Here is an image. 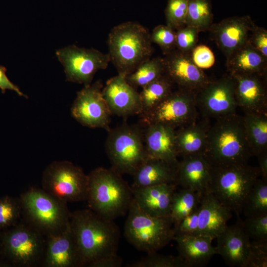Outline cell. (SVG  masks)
I'll return each mask as SVG.
<instances>
[{"instance_id": "5bb4252c", "label": "cell", "mask_w": 267, "mask_h": 267, "mask_svg": "<svg viewBox=\"0 0 267 267\" xmlns=\"http://www.w3.org/2000/svg\"><path fill=\"white\" fill-rule=\"evenodd\" d=\"M196 103L204 118L216 119L236 113L235 80L230 75L210 81L196 92Z\"/></svg>"}, {"instance_id": "8fae6325", "label": "cell", "mask_w": 267, "mask_h": 267, "mask_svg": "<svg viewBox=\"0 0 267 267\" xmlns=\"http://www.w3.org/2000/svg\"><path fill=\"white\" fill-rule=\"evenodd\" d=\"M197 116L196 92L178 89L141 117L146 125L162 123L176 130L195 121Z\"/></svg>"}, {"instance_id": "4316f807", "label": "cell", "mask_w": 267, "mask_h": 267, "mask_svg": "<svg viewBox=\"0 0 267 267\" xmlns=\"http://www.w3.org/2000/svg\"><path fill=\"white\" fill-rule=\"evenodd\" d=\"M226 58L230 76L267 74V58L248 42Z\"/></svg>"}, {"instance_id": "d6a6232c", "label": "cell", "mask_w": 267, "mask_h": 267, "mask_svg": "<svg viewBox=\"0 0 267 267\" xmlns=\"http://www.w3.org/2000/svg\"><path fill=\"white\" fill-rule=\"evenodd\" d=\"M213 24V14L210 0H188L185 25L200 32L209 30Z\"/></svg>"}, {"instance_id": "d4e9b609", "label": "cell", "mask_w": 267, "mask_h": 267, "mask_svg": "<svg viewBox=\"0 0 267 267\" xmlns=\"http://www.w3.org/2000/svg\"><path fill=\"white\" fill-rule=\"evenodd\" d=\"M213 239L210 236L199 235H175L178 255L183 259L186 267H202L206 265L217 254L212 245Z\"/></svg>"}, {"instance_id": "f35d334b", "label": "cell", "mask_w": 267, "mask_h": 267, "mask_svg": "<svg viewBox=\"0 0 267 267\" xmlns=\"http://www.w3.org/2000/svg\"><path fill=\"white\" fill-rule=\"evenodd\" d=\"M242 224L245 233L250 240H267V214L246 218Z\"/></svg>"}, {"instance_id": "d6986e66", "label": "cell", "mask_w": 267, "mask_h": 267, "mask_svg": "<svg viewBox=\"0 0 267 267\" xmlns=\"http://www.w3.org/2000/svg\"><path fill=\"white\" fill-rule=\"evenodd\" d=\"M266 75L231 76L235 80L237 106L245 112L267 113Z\"/></svg>"}, {"instance_id": "f6af8a7d", "label": "cell", "mask_w": 267, "mask_h": 267, "mask_svg": "<svg viewBox=\"0 0 267 267\" xmlns=\"http://www.w3.org/2000/svg\"><path fill=\"white\" fill-rule=\"evenodd\" d=\"M123 260L118 254L98 260L91 264L89 267H120L122 266Z\"/></svg>"}, {"instance_id": "7a4b0ae2", "label": "cell", "mask_w": 267, "mask_h": 267, "mask_svg": "<svg viewBox=\"0 0 267 267\" xmlns=\"http://www.w3.org/2000/svg\"><path fill=\"white\" fill-rule=\"evenodd\" d=\"M210 126L204 155L212 166L248 164L253 155L243 117L233 113L218 118Z\"/></svg>"}, {"instance_id": "603a6c76", "label": "cell", "mask_w": 267, "mask_h": 267, "mask_svg": "<svg viewBox=\"0 0 267 267\" xmlns=\"http://www.w3.org/2000/svg\"><path fill=\"white\" fill-rule=\"evenodd\" d=\"M177 186L172 183L144 187H132L133 200L141 211L151 216H170L172 197Z\"/></svg>"}, {"instance_id": "6da1fadb", "label": "cell", "mask_w": 267, "mask_h": 267, "mask_svg": "<svg viewBox=\"0 0 267 267\" xmlns=\"http://www.w3.org/2000/svg\"><path fill=\"white\" fill-rule=\"evenodd\" d=\"M70 223L83 267L117 254L120 232L114 221L89 208L71 213Z\"/></svg>"}, {"instance_id": "7402d4cb", "label": "cell", "mask_w": 267, "mask_h": 267, "mask_svg": "<svg viewBox=\"0 0 267 267\" xmlns=\"http://www.w3.org/2000/svg\"><path fill=\"white\" fill-rule=\"evenodd\" d=\"M176 130L162 123L147 125L144 131V142L148 156L178 165Z\"/></svg>"}, {"instance_id": "30bf717a", "label": "cell", "mask_w": 267, "mask_h": 267, "mask_svg": "<svg viewBox=\"0 0 267 267\" xmlns=\"http://www.w3.org/2000/svg\"><path fill=\"white\" fill-rule=\"evenodd\" d=\"M88 175L83 169L68 161L50 163L43 172L42 189L65 202L86 201Z\"/></svg>"}, {"instance_id": "277c9868", "label": "cell", "mask_w": 267, "mask_h": 267, "mask_svg": "<svg viewBox=\"0 0 267 267\" xmlns=\"http://www.w3.org/2000/svg\"><path fill=\"white\" fill-rule=\"evenodd\" d=\"M152 43L148 30L137 22L127 21L114 27L108 37V54L118 74L126 77L150 58Z\"/></svg>"}, {"instance_id": "e575fe53", "label": "cell", "mask_w": 267, "mask_h": 267, "mask_svg": "<svg viewBox=\"0 0 267 267\" xmlns=\"http://www.w3.org/2000/svg\"><path fill=\"white\" fill-rule=\"evenodd\" d=\"M22 214L19 198L9 196L0 198V230H5L18 223Z\"/></svg>"}, {"instance_id": "ab89813d", "label": "cell", "mask_w": 267, "mask_h": 267, "mask_svg": "<svg viewBox=\"0 0 267 267\" xmlns=\"http://www.w3.org/2000/svg\"><path fill=\"white\" fill-rule=\"evenodd\" d=\"M200 32L194 27L185 25L176 31V49L190 53L197 45Z\"/></svg>"}, {"instance_id": "4dcf8cb0", "label": "cell", "mask_w": 267, "mask_h": 267, "mask_svg": "<svg viewBox=\"0 0 267 267\" xmlns=\"http://www.w3.org/2000/svg\"><path fill=\"white\" fill-rule=\"evenodd\" d=\"M165 74L163 57L150 58L139 65L125 77L127 81L134 88H142Z\"/></svg>"}, {"instance_id": "4fadbf2b", "label": "cell", "mask_w": 267, "mask_h": 267, "mask_svg": "<svg viewBox=\"0 0 267 267\" xmlns=\"http://www.w3.org/2000/svg\"><path fill=\"white\" fill-rule=\"evenodd\" d=\"M102 89L103 85L99 81L85 86L77 92L71 114L84 126L103 128L108 132L112 113L102 95Z\"/></svg>"}, {"instance_id": "9a60e30c", "label": "cell", "mask_w": 267, "mask_h": 267, "mask_svg": "<svg viewBox=\"0 0 267 267\" xmlns=\"http://www.w3.org/2000/svg\"><path fill=\"white\" fill-rule=\"evenodd\" d=\"M165 75L178 89L196 92L211 80L193 62L190 53L177 49L163 57Z\"/></svg>"}, {"instance_id": "8d00e7d4", "label": "cell", "mask_w": 267, "mask_h": 267, "mask_svg": "<svg viewBox=\"0 0 267 267\" xmlns=\"http://www.w3.org/2000/svg\"><path fill=\"white\" fill-rule=\"evenodd\" d=\"M188 0H168L165 10L166 25L176 31L185 25Z\"/></svg>"}, {"instance_id": "60d3db41", "label": "cell", "mask_w": 267, "mask_h": 267, "mask_svg": "<svg viewBox=\"0 0 267 267\" xmlns=\"http://www.w3.org/2000/svg\"><path fill=\"white\" fill-rule=\"evenodd\" d=\"M267 267V240H251L250 251L244 267Z\"/></svg>"}, {"instance_id": "44dd1931", "label": "cell", "mask_w": 267, "mask_h": 267, "mask_svg": "<svg viewBox=\"0 0 267 267\" xmlns=\"http://www.w3.org/2000/svg\"><path fill=\"white\" fill-rule=\"evenodd\" d=\"M231 211L223 205L208 190L201 196L198 206V226L196 234L210 236L213 239L227 226Z\"/></svg>"}, {"instance_id": "9c48e42d", "label": "cell", "mask_w": 267, "mask_h": 267, "mask_svg": "<svg viewBox=\"0 0 267 267\" xmlns=\"http://www.w3.org/2000/svg\"><path fill=\"white\" fill-rule=\"evenodd\" d=\"M108 133L105 149L111 168L121 175H133L148 157L144 131L137 126L124 124Z\"/></svg>"}, {"instance_id": "52a82bcc", "label": "cell", "mask_w": 267, "mask_h": 267, "mask_svg": "<svg viewBox=\"0 0 267 267\" xmlns=\"http://www.w3.org/2000/svg\"><path fill=\"white\" fill-rule=\"evenodd\" d=\"M127 214L124 235L137 250L147 254L157 252L173 240L174 222L170 216H151L141 211L133 200Z\"/></svg>"}, {"instance_id": "ba28073f", "label": "cell", "mask_w": 267, "mask_h": 267, "mask_svg": "<svg viewBox=\"0 0 267 267\" xmlns=\"http://www.w3.org/2000/svg\"><path fill=\"white\" fill-rule=\"evenodd\" d=\"M45 236L26 222L0 233V254L7 267H31L42 263Z\"/></svg>"}, {"instance_id": "7c38bea8", "label": "cell", "mask_w": 267, "mask_h": 267, "mask_svg": "<svg viewBox=\"0 0 267 267\" xmlns=\"http://www.w3.org/2000/svg\"><path fill=\"white\" fill-rule=\"evenodd\" d=\"M55 53L64 68L66 80L85 86L90 85L96 72L105 69L110 62L108 53L75 45L57 50Z\"/></svg>"}, {"instance_id": "1f68e13d", "label": "cell", "mask_w": 267, "mask_h": 267, "mask_svg": "<svg viewBox=\"0 0 267 267\" xmlns=\"http://www.w3.org/2000/svg\"><path fill=\"white\" fill-rule=\"evenodd\" d=\"M203 193L183 188L173 195L170 217L174 223L178 222L196 210Z\"/></svg>"}, {"instance_id": "836d02e7", "label": "cell", "mask_w": 267, "mask_h": 267, "mask_svg": "<svg viewBox=\"0 0 267 267\" xmlns=\"http://www.w3.org/2000/svg\"><path fill=\"white\" fill-rule=\"evenodd\" d=\"M246 218L267 214V179L258 178L249 192L242 208Z\"/></svg>"}, {"instance_id": "2e32d148", "label": "cell", "mask_w": 267, "mask_h": 267, "mask_svg": "<svg viewBox=\"0 0 267 267\" xmlns=\"http://www.w3.org/2000/svg\"><path fill=\"white\" fill-rule=\"evenodd\" d=\"M255 25L249 16H233L213 23L209 30L217 46L227 58L248 42Z\"/></svg>"}, {"instance_id": "d590c367", "label": "cell", "mask_w": 267, "mask_h": 267, "mask_svg": "<svg viewBox=\"0 0 267 267\" xmlns=\"http://www.w3.org/2000/svg\"><path fill=\"white\" fill-rule=\"evenodd\" d=\"M128 267H186L183 259L178 255L149 254L134 263L127 265Z\"/></svg>"}, {"instance_id": "5b68a950", "label": "cell", "mask_w": 267, "mask_h": 267, "mask_svg": "<svg viewBox=\"0 0 267 267\" xmlns=\"http://www.w3.org/2000/svg\"><path fill=\"white\" fill-rule=\"evenodd\" d=\"M260 177L259 167L248 164L212 166L208 190L239 217L249 192Z\"/></svg>"}, {"instance_id": "ee69618b", "label": "cell", "mask_w": 267, "mask_h": 267, "mask_svg": "<svg viewBox=\"0 0 267 267\" xmlns=\"http://www.w3.org/2000/svg\"><path fill=\"white\" fill-rule=\"evenodd\" d=\"M248 42L267 58V30L256 25L249 35Z\"/></svg>"}, {"instance_id": "b9f144b4", "label": "cell", "mask_w": 267, "mask_h": 267, "mask_svg": "<svg viewBox=\"0 0 267 267\" xmlns=\"http://www.w3.org/2000/svg\"><path fill=\"white\" fill-rule=\"evenodd\" d=\"M190 56L193 63L201 69L211 67L215 62L213 52L203 44L197 45L191 51Z\"/></svg>"}, {"instance_id": "484cf974", "label": "cell", "mask_w": 267, "mask_h": 267, "mask_svg": "<svg viewBox=\"0 0 267 267\" xmlns=\"http://www.w3.org/2000/svg\"><path fill=\"white\" fill-rule=\"evenodd\" d=\"M210 127L208 118H204L176 130L175 144L178 156L204 154Z\"/></svg>"}, {"instance_id": "ffe728a7", "label": "cell", "mask_w": 267, "mask_h": 267, "mask_svg": "<svg viewBox=\"0 0 267 267\" xmlns=\"http://www.w3.org/2000/svg\"><path fill=\"white\" fill-rule=\"evenodd\" d=\"M217 254L231 267H244L250 248L251 240L243 229L242 221L227 225L216 238Z\"/></svg>"}, {"instance_id": "7bdbcfd3", "label": "cell", "mask_w": 267, "mask_h": 267, "mask_svg": "<svg viewBox=\"0 0 267 267\" xmlns=\"http://www.w3.org/2000/svg\"><path fill=\"white\" fill-rule=\"evenodd\" d=\"M198 226V207L192 213L174 223L175 235L196 234Z\"/></svg>"}, {"instance_id": "f1b7e54d", "label": "cell", "mask_w": 267, "mask_h": 267, "mask_svg": "<svg viewBox=\"0 0 267 267\" xmlns=\"http://www.w3.org/2000/svg\"><path fill=\"white\" fill-rule=\"evenodd\" d=\"M242 117L248 144L256 156L267 150V113L245 112Z\"/></svg>"}, {"instance_id": "e0dca14e", "label": "cell", "mask_w": 267, "mask_h": 267, "mask_svg": "<svg viewBox=\"0 0 267 267\" xmlns=\"http://www.w3.org/2000/svg\"><path fill=\"white\" fill-rule=\"evenodd\" d=\"M102 92L112 114L120 117L141 114L139 94L125 76L118 74L109 79Z\"/></svg>"}, {"instance_id": "ac0fdd59", "label": "cell", "mask_w": 267, "mask_h": 267, "mask_svg": "<svg viewBox=\"0 0 267 267\" xmlns=\"http://www.w3.org/2000/svg\"><path fill=\"white\" fill-rule=\"evenodd\" d=\"M42 263L45 267H83L70 223L61 231L46 236Z\"/></svg>"}, {"instance_id": "8992f818", "label": "cell", "mask_w": 267, "mask_h": 267, "mask_svg": "<svg viewBox=\"0 0 267 267\" xmlns=\"http://www.w3.org/2000/svg\"><path fill=\"white\" fill-rule=\"evenodd\" d=\"M25 221L45 237L56 233L70 225L71 213L67 203L42 188L31 187L19 198Z\"/></svg>"}, {"instance_id": "74e56055", "label": "cell", "mask_w": 267, "mask_h": 267, "mask_svg": "<svg viewBox=\"0 0 267 267\" xmlns=\"http://www.w3.org/2000/svg\"><path fill=\"white\" fill-rule=\"evenodd\" d=\"M152 43L160 47L164 55L176 49V31L167 25H159L150 33Z\"/></svg>"}, {"instance_id": "bcb514c9", "label": "cell", "mask_w": 267, "mask_h": 267, "mask_svg": "<svg viewBox=\"0 0 267 267\" xmlns=\"http://www.w3.org/2000/svg\"><path fill=\"white\" fill-rule=\"evenodd\" d=\"M261 173V177L267 179V150L263 151L256 156Z\"/></svg>"}, {"instance_id": "f546056e", "label": "cell", "mask_w": 267, "mask_h": 267, "mask_svg": "<svg viewBox=\"0 0 267 267\" xmlns=\"http://www.w3.org/2000/svg\"><path fill=\"white\" fill-rule=\"evenodd\" d=\"M174 84L164 74L142 88L139 93L141 113L144 115L154 108L172 91Z\"/></svg>"}, {"instance_id": "cb8c5ba5", "label": "cell", "mask_w": 267, "mask_h": 267, "mask_svg": "<svg viewBox=\"0 0 267 267\" xmlns=\"http://www.w3.org/2000/svg\"><path fill=\"white\" fill-rule=\"evenodd\" d=\"M211 168L204 154L183 157L177 166L175 184L203 193L208 189Z\"/></svg>"}, {"instance_id": "83f0119b", "label": "cell", "mask_w": 267, "mask_h": 267, "mask_svg": "<svg viewBox=\"0 0 267 267\" xmlns=\"http://www.w3.org/2000/svg\"><path fill=\"white\" fill-rule=\"evenodd\" d=\"M177 166L148 157L132 175L133 182L131 186L144 187L164 183H175Z\"/></svg>"}, {"instance_id": "3957f363", "label": "cell", "mask_w": 267, "mask_h": 267, "mask_svg": "<svg viewBox=\"0 0 267 267\" xmlns=\"http://www.w3.org/2000/svg\"><path fill=\"white\" fill-rule=\"evenodd\" d=\"M122 175L112 168L98 167L88 175L89 208L102 218L114 221L127 214L133 200V189Z\"/></svg>"}]
</instances>
